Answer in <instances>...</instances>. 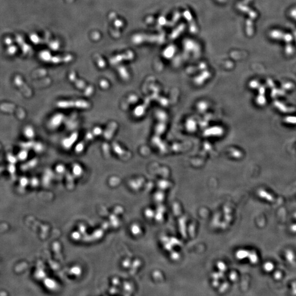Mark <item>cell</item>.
<instances>
[{
  "label": "cell",
  "instance_id": "cell-1",
  "mask_svg": "<svg viewBox=\"0 0 296 296\" xmlns=\"http://www.w3.org/2000/svg\"><path fill=\"white\" fill-rule=\"evenodd\" d=\"M57 105L58 107L62 109H86L90 107L89 103L83 100H61L57 102Z\"/></svg>",
  "mask_w": 296,
  "mask_h": 296
},
{
  "label": "cell",
  "instance_id": "cell-2",
  "mask_svg": "<svg viewBox=\"0 0 296 296\" xmlns=\"http://www.w3.org/2000/svg\"><path fill=\"white\" fill-rule=\"evenodd\" d=\"M16 41L20 46L24 54H27L30 51V47L25 41H24L22 37L19 35H17L16 37Z\"/></svg>",
  "mask_w": 296,
  "mask_h": 296
},
{
  "label": "cell",
  "instance_id": "cell-3",
  "mask_svg": "<svg viewBox=\"0 0 296 296\" xmlns=\"http://www.w3.org/2000/svg\"><path fill=\"white\" fill-rule=\"evenodd\" d=\"M70 79L71 81H72V82H74V83L75 84L76 87L80 89H82V90H84L86 92V84L84 83V82H83V81H81L80 80H78L77 78H76L75 77V76L73 74L71 75H70Z\"/></svg>",
  "mask_w": 296,
  "mask_h": 296
},
{
  "label": "cell",
  "instance_id": "cell-4",
  "mask_svg": "<svg viewBox=\"0 0 296 296\" xmlns=\"http://www.w3.org/2000/svg\"><path fill=\"white\" fill-rule=\"evenodd\" d=\"M274 105L279 110L282 111V112H288L289 111H291V109L289 107H286L283 104L278 101H276L274 103Z\"/></svg>",
  "mask_w": 296,
  "mask_h": 296
},
{
  "label": "cell",
  "instance_id": "cell-5",
  "mask_svg": "<svg viewBox=\"0 0 296 296\" xmlns=\"http://www.w3.org/2000/svg\"><path fill=\"white\" fill-rule=\"evenodd\" d=\"M76 137H77V135L76 134H74L73 136H71L70 138H68V139H66L64 142H63V145H64L65 148H70V145L72 144L74 141L76 139Z\"/></svg>",
  "mask_w": 296,
  "mask_h": 296
},
{
  "label": "cell",
  "instance_id": "cell-6",
  "mask_svg": "<svg viewBox=\"0 0 296 296\" xmlns=\"http://www.w3.org/2000/svg\"><path fill=\"white\" fill-rule=\"evenodd\" d=\"M17 47L16 46H15L13 44L8 46L7 48V55H14L17 52Z\"/></svg>",
  "mask_w": 296,
  "mask_h": 296
},
{
  "label": "cell",
  "instance_id": "cell-7",
  "mask_svg": "<svg viewBox=\"0 0 296 296\" xmlns=\"http://www.w3.org/2000/svg\"><path fill=\"white\" fill-rule=\"evenodd\" d=\"M62 117H61V116L60 115H57V116H55V117H54L52 118V126H58V124H60L61 122V119H62Z\"/></svg>",
  "mask_w": 296,
  "mask_h": 296
},
{
  "label": "cell",
  "instance_id": "cell-8",
  "mask_svg": "<svg viewBox=\"0 0 296 296\" xmlns=\"http://www.w3.org/2000/svg\"><path fill=\"white\" fill-rule=\"evenodd\" d=\"M285 122L290 124H296V116H287L285 118Z\"/></svg>",
  "mask_w": 296,
  "mask_h": 296
},
{
  "label": "cell",
  "instance_id": "cell-9",
  "mask_svg": "<svg viewBox=\"0 0 296 296\" xmlns=\"http://www.w3.org/2000/svg\"><path fill=\"white\" fill-rule=\"evenodd\" d=\"M257 102H258V104H259L261 105H264L265 104V103H266V99H265V97L264 96V94H260V96L258 97Z\"/></svg>",
  "mask_w": 296,
  "mask_h": 296
},
{
  "label": "cell",
  "instance_id": "cell-10",
  "mask_svg": "<svg viewBox=\"0 0 296 296\" xmlns=\"http://www.w3.org/2000/svg\"><path fill=\"white\" fill-rule=\"evenodd\" d=\"M13 42L12 39L11 37H6L5 39V43L6 45L7 46L12 45V44H13Z\"/></svg>",
  "mask_w": 296,
  "mask_h": 296
},
{
  "label": "cell",
  "instance_id": "cell-11",
  "mask_svg": "<svg viewBox=\"0 0 296 296\" xmlns=\"http://www.w3.org/2000/svg\"><path fill=\"white\" fill-rule=\"evenodd\" d=\"M285 38H286V41H290V40H291V39H292L291 36L289 34L286 35L285 36Z\"/></svg>",
  "mask_w": 296,
  "mask_h": 296
}]
</instances>
